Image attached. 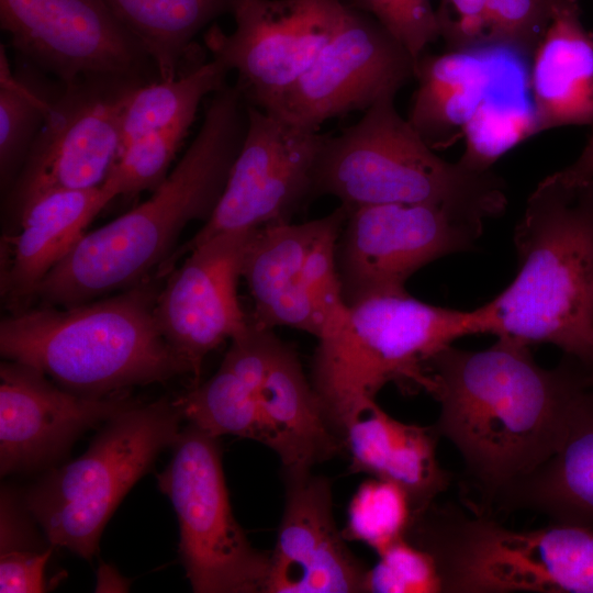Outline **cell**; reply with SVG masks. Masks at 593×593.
Returning a JSON list of instances; mask_svg holds the SVG:
<instances>
[{"label":"cell","mask_w":593,"mask_h":593,"mask_svg":"<svg viewBox=\"0 0 593 593\" xmlns=\"http://www.w3.org/2000/svg\"><path fill=\"white\" fill-rule=\"evenodd\" d=\"M466 148L458 160L475 171H489L507 150L533 137L532 111L497 105L489 98L463 130Z\"/></svg>","instance_id":"cell-31"},{"label":"cell","mask_w":593,"mask_h":593,"mask_svg":"<svg viewBox=\"0 0 593 593\" xmlns=\"http://www.w3.org/2000/svg\"><path fill=\"white\" fill-rule=\"evenodd\" d=\"M21 57V56H19ZM22 58L13 70L5 48H0V181L4 193L64 82L49 80L44 70Z\"/></svg>","instance_id":"cell-29"},{"label":"cell","mask_w":593,"mask_h":593,"mask_svg":"<svg viewBox=\"0 0 593 593\" xmlns=\"http://www.w3.org/2000/svg\"><path fill=\"white\" fill-rule=\"evenodd\" d=\"M533 135L593 124V31L579 0L559 8L532 57Z\"/></svg>","instance_id":"cell-24"},{"label":"cell","mask_w":593,"mask_h":593,"mask_svg":"<svg viewBox=\"0 0 593 593\" xmlns=\"http://www.w3.org/2000/svg\"><path fill=\"white\" fill-rule=\"evenodd\" d=\"M591 380L593 381V356H592Z\"/></svg>","instance_id":"cell-39"},{"label":"cell","mask_w":593,"mask_h":593,"mask_svg":"<svg viewBox=\"0 0 593 593\" xmlns=\"http://www.w3.org/2000/svg\"><path fill=\"white\" fill-rule=\"evenodd\" d=\"M427 369L429 393L440 405L435 427L462 457L475 515H488L505 486L556 451L574 400L591 382V366L582 360L564 355L546 369L528 345L503 337L477 351L448 345Z\"/></svg>","instance_id":"cell-1"},{"label":"cell","mask_w":593,"mask_h":593,"mask_svg":"<svg viewBox=\"0 0 593 593\" xmlns=\"http://www.w3.org/2000/svg\"><path fill=\"white\" fill-rule=\"evenodd\" d=\"M228 72L212 58L171 80H153L134 91L122 120L118 158L103 182L115 198L155 190L163 182L201 101L226 85Z\"/></svg>","instance_id":"cell-19"},{"label":"cell","mask_w":593,"mask_h":593,"mask_svg":"<svg viewBox=\"0 0 593 593\" xmlns=\"http://www.w3.org/2000/svg\"><path fill=\"white\" fill-rule=\"evenodd\" d=\"M219 438L189 423L157 475L178 517L179 553L197 593H265L270 553L254 548L234 517Z\"/></svg>","instance_id":"cell-9"},{"label":"cell","mask_w":593,"mask_h":593,"mask_svg":"<svg viewBox=\"0 0 593 593\" xmlns=\"http://www.w3.org/2000/svg\"><path fill=\"white\" fill-rule=\"evenodd\" d=\"M247 123L237 85L215 91L198 134L150 198L85 233L47 273L36 292L43 305L72 306L161 278L186 226L214 211Z\"/></svg>","instance_id":"cell-2"},{"label":"cell","mask_w":593,"mask_h":593,"mask_svg":"<svg viewBox=\"0 0 593 593\" xmlns=\"http://www.w3.org/2000/svg\"><path fill=\"white\" fill-rule=\"evenodd\" d=\"M385 94L337 136L325 137L313 194L348 209L376 204H439L482 220L506 208L503 181L440 158Z\"/></svg>","instance_id":"cell-5"},{"label":"cell","mask_w":593,"mask_h":593,"mask_svg":"<svg viewBox=\"0 0 593 593\" xmlns=\"http://www.w3.org/2000/svg\"><path fill=\"white\" fill-rule=\"evenodd\" d=\"M511 284L473 310L475 334L549 343L592 368L593 179L557 171L529 195Z\"/></svg>","instance_id":"cell-3"},{"label":"cell","mask_w":593,"mask_h":593,"mask_svg":"<svg viewBox=\"0 0 593 593\" xmlns=\"http://www.w3.org/2000/svg\"><path fill=\"white\" fill-rule=\"evenodd\" d=\"M571 0H489L490 48L530 60L557 10Z\"/></svg>","instance_id":"cell-32"},{"label":"cell","mask_w":593,"mask_h":593,"mask_svg":"<svg viewBox=\"0 0 593 593\" xmlns=\"http://www.w3.org/2000/svg\"><path fill=\"white\" fill-rule=\"evenodd\" d=\"M149 81L89 75L64 82L2 195L5 232L40 198L56 191L91 189L105 181L119 155L125 108L134 91Z\"/></svg>","instance_id":"cell-10"},{"label":"cell","mask_w":593,"mask_h":593,"mask_svg":"<svg viewBox=\"0 0 593 593\" xmlns=\"http://www.w3.org/2000/svg\"><path fill=\"white\" fill-rule=\"evenodd\" d=\"M183 418L176 400L135 402L107 421L83 455L30 488L23 503L51 545L90 560L116 506L172 446Z\"/></svg>","instance_id":"cell-8"},{"label":"cell","mask_w":593,"mask_h":593,"mask_svg":"<svg viewBox=\"0 0 593 593\" xmlns=\"http://www.w3.org/2000/svg\"><path fill=\"white\" fill-rule=\"evenodd\" d=\"M438 437L435 425L403 423L374 402L350 421L342 440L349 456V471L400 485L415 516L429 507L450 482V474L437 459Z\"/></svg>","instance_id":"cell-23"},{"label":"cell","mask_w":593,"mask_h":593,"mask_svg":"<svg viewBox=\"0 0 593 593\" xmlns=\"http://www.w3.org/2000/svg\"><path fill=\"white\" fill-rule=\"evenodd\" d=\"M127 392L78 394L41 371L7 360L0 366L1 475L38 469L64 455L74 440L134 404Z\"/></svg>","instance_id":"cell-18"},{"label":"cell","mask_w":593,"mask_h":593,"mask_svg":"<svg viewBox=\"0 0 593 593\" xmlns=\"http://www.w3.org/2000/svg\"><path fill=\"white\" fill-rule=\"evenodd\" d=\"M152 59L159 80L187 68L193 38L210 22L232 13L236 0H105Z\"/></svg>","instance_id":"cell-28"},{"label":"cell","mask_w":593,"mask_h":593,"mask_svg":"<svg viewBox=\"0 0 593 593\" xmlns=\"http://www.w3.org/2000/svg\"><path fill=\"white\" fill-rule=\"evenodd\" d=\"M469 334H475L472 311L425 303L407 292L350 305L345 323L317 340L311 366L310 380L332 428L342 439L388 383L429 392V359Z\"/></svg>","instance_id":"cell-6"},{"label":"cell","mask_w":593,"mask_h":593,"mask_svg":"<svg viewBox=\"0 0 593 593\" xmlns=\"http://www.w3.org/2000/svg\"><path fill=\"white\" fill-rule=\"evenodd\" d=\"M157 279L72 306L11 313L0 323L1 355L83 395L127 392L189 374L157 325Z\"/></svg>","instance_id":"cell-4"},{"label":"cell","mask_w":593,"mask_h":593,"mask_svg":"<svg viewBox=\"0 0 593 593\" xmlns=\"http://www.w3.org/2000/svg\"><path fill=\"white\" fill-rule=\"evenodd\" d=\"M407 48L370 14L347 5L333 37L270 112L318 130L327 120L366 111L415 78Z\"/></svg>","instance_id":"cell-16"},{"label":"cell","mask_w":593,"mask_h":593,"mask_svg":"<svg viewBox=\"0 0 593 593\" xmlns=\"http://www.w3.org/2000/svg\"><path fill=\"white\" fill-rule=\"evenodd\" d=\"M435 12L448 51L479 55L491 49L489 0H440Z\"/></svg>","instance_id":"cell-35"},{"label":"cell","mask_w":593,"mask_h":593,"mask_svg":"<svg viewBox=\"0 0 593 593\" xmlns=\"http://www.w3.org/2000/svg\"><path fill=\"white\" fill-rule=\"evenodd\" d=\"M325 137L318 130L248 104L246 134L224 191L203 226L170 257L164 273L217 234L290 222L313 195Z\"/></svg>","instance_id":"cell-13"},{"label":"cell","mask_w":593,"mask_h":593,"mask_svg":"<svg viewBox=\"0 0 593 593\" xmlns=\"http://www.w3.org/2000/svg\"><path fill=\"white\" fill-rule=\"evenodd\" d=\"M348 209L303 223L282 222L255 231L242 278L250 292V320L260 326H284L322 339L346 321L336 250Z\"/></svg>","instance_id":"cell-11"},{"label":"cell","mask_w":593,"mask_h":593,"mask_svg":"<svg viewBox=\"0 0 593 593\" xmlns=\"http://www.w3.org/2000/svg\"><path fill=\"white\" fill-rule=\"evenodd\" d=\"M31 514L23 501L8 489L1 493V553L13 550H40L34 544L30 525Z\"/></svg>","instance_id":"cell-37"},{"label":"cell","mask_w":593,"mask_h":593,"mask_svg":"<svg viewBox=\"0 0 593 593\" xmlns=\"http://www.w3.org/2000/svg\"><path fill=\"white\" fill-rule=\"evenodd\" d=\"M0 25L19 56L61 82L89 75L159 79L105 0H0Z\"/></svg>","instance_id":"cell-15"},{"label":"cell","mask_w":593,"mask_h":593,"mask_svg":"<svg viewBox=\"0 0 593 593\" xmlns=\"http://www.w3.org/2000/svg\"><path fill=\"white\" fill-rule=\"evenodd\" d=\"M51 553L52 548L43 550H13L1 553L0 592H44V570Z\"/></svg>","instance_id":"cell-36"},{"label":"cell","mask_w":593,"mask_h":593,"mask_svg":"<svg viewBox=\"0 0 593 593\" xmlns=\"http://www.w3.org/2000/svg\"><path fill=\"white\" fill-rule=\"evenodd\" d=\"M279 337L251 322L231 345L217 371L176 401L183 417L208 434L259 438V389Z\"/></svg>","instance_id":"cell-26"},{"label":"cell","mask_w":593,"mask_h":593,"mask_svg":"<svg viewBox=\"0 0 593 593\" xmlns=\"http://www.w3.org/2000/svg\"><path fill=\"white\" fill-rule=\"evenodd\" d=\"M412 517L406 492L396 483L373 478L362 482L351 497L342 533L347 540L363 542L379 555L406 537Z\"/></svg>","instance_id":"cell-30"},{"label":"cell","mask_w":593,"mask_h":593,"mask_svg":"<svg viewBox=\"0 0 593 593\" xmlns=\"http://www.w3.org/2000/svg\"><path fill=\"white\" fill-rule=\"evenodd\" d=\"M346 9L342 0H236L234 32L213 25L204 40L237 72L247 103L268 111L311 67Z\"/></svg>","instance_id":"cell-14"},{"label":"cell","mask_w":593,"mask_h":593,"mask_svg":"<svg viewBox=\"0 0 593 593\" xmlns=\"http://www.w3.org/2000/svg\"><path fill=\"white\" fill-rule=\"evenodd\" d=\"M560 172L571 179H593V134L579 157Z\"/></svg>","instance_id":"cell-38"},{"label":"cell","mask_w":593,"mask_h":593,"mask_svg":"<svg viewBox=\"0 0 593 593\" xmlns=\"http://www.w3.org/2000/svg\"><path fill=\"white\" fill-rule=\"evenodd\" d=\"M378 556V562L368 569L365 592H444L443 579L434 557L406 537L395 541Z\"/></svg>","instance_id":"cell-33"},{"label":"cell","mask_w":593,"mask_h":593,"mask_svg":"<svg viewBox=\"0 0 593 593\" xmlns=\"http://www.w3.org/2000/svg\"><path fill=\"white\" fill-rule=\"evenodd\" d=\"M257 228L217 234L193 248L169 272L155 317L194 383L205 357L249 324L238 300L245 254Z\"/></svg>","instance_id":"cell-17"},{"label":"cell","mask_w":593,"mask_h":593,"mask_svg":"<svg viewBox=\"0 0 593 593\" xmlns=\"http://www.w3.org/2000/svg\"><path fill=\"white\" fill-rule=\"evenodd\" d=\"M286 502L265 593H360L368 569L333 515L332 485L311 471L283 474Z\"/></svg>","instance_id":"cell-20"},{"label":"cell","mask_w":593,"mask_h":593,"mask_svg":"<svg viewBox=\"0 0 593 593\" xmlns=\"http://www.w3.org/2000/svg\"><path fill=\"white\" fill-rule=\"evenodd\" d=\"M406 538L434 557L444 592L593 593V526L515 530L434 502Z\"/></svg>","instance_id":"cell-7"},{"label":"cell","mask_w":593,"mask_h":593,"mask_svg":"<svg viewBox=\"0 0 593 593\" xmlns=\"http://www.w3.org/2000/svg\"><path fill=\"white\" fill-rule=\"evenodd\" d=\"M258 441L277 454L283 474L309 472L344 448L295 351L280 338L259 389Z\"/></svg>","instance_id":"cell-22"},{"label":"cell","mask_w":593,"mask_h":593,"mask_svg":"<svg viewBox=\"0 0 593 593\" xmlns=\"http://www.w3.org/2000/svg\"><path fill=\"white\" fill-rule=\"evenodd\" d=\"M500 510H527L550 522L593 526V381L573 402L556 451L494 499Z\"/></svg>","instance_id":"cell-25"},{"label":"cell","mask_w":593,"mask_h":593,"mask_svg":"<svg viewBox=\"0 0 593 593\" xmlns=\"http://www.w3.org/2000/svg\"><path fill=\"white\" fill-rule=\"evenodd\" d=\"M483 222L439 204L348 209L336 250L346 303L406 292L407 279L425 265L472 249Z\"/></svg>","instance_id":"cell-12"},{"label":"cell","mask_w":593,"mask_h":593,"mask_svg":"<svg viewBox=\"0 0 593 593\" xmlns=\"http://www.w3.org/2000/svg\"><path fill=\"white\" fill-rule=\"evenodd\" d=\"M114 198L102 183L48 193L23 211L1 237V298L11 313L30 307L43 279Z\"/></svg>","instance_id":"cell-21"},{"label":"cell","mask_w":593,"mask_h":593,"mask_svg":"<svg viewBox=\"0 0 593 593\" xmlns=\"http://www.w3.org/2000/svg\"><path fill=\"white\" fill-rule=\"evenodd\" d=\"M355 9L380 22L417 63L425 47L439 37L430 0H353Z\"/></svg>","instance_id":"cell-34"},{"label":"cell","mask_w":593,"mask_h":593,"mask_svg":"<svg viewBox=\"0 0 593 593\" xmlns=\"http://www.w3.org/2000/svg\"><path fill=\"white\" fill-rule=\"evenodd\" d=\"M415 78L418 88L407 120L433 149H438L463 135L488 99L492 72L478 54L448 51L421 56Z\"/></svg>","instance_id":"cell-27"}]
</instances>
